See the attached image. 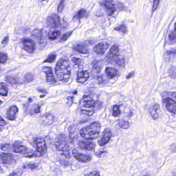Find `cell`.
I'll return each mask as SVG.
<instances>
[{
	"label": "cell",
	"instance_id": "obj_1",
	"mask_svg": "<svg viewBox=\"0 0 176 176\" xmlns=\"http://www.w3.org/2000/svg\"><path fill=\"white\" fill-rule=\"evenodd\" d=\"M72 68L67 59L61 58L58 61L55 67V74L60 81L66 82L70 79Z\"/></svg>",
	"mask_w": 176,
	"mask_h": 176
},
{
	"label": "cell",
	"instance_id": "obj_2",
	"mask_svg": "<svg viewBox=\"0 0 176 176\" xmlns=\"http://www.w3.org/2000/svg\"><path fill=\"white\" fill-rule=\"evenodd\" d=\"M101 104L99 102L95 101L90 96H84L80 102V107L82 114L88 116H91L94 114L97 106L99 108L98 105Z\"/></svg>",
	"mask_w": 176,
	"mask_h": 176
},
{
	"label": "cell",
	"instance_id": "obj_3",
	"mask_svg": "<svg viewBox=\"0 0 176 176\" xmlns=\"http://www.w3.org/2000/svg\"><path fill=\"white\" fill-rule=\"evenodd\" d=\"M100 130V123L98 122H94L89 126L81 129L80 134L85 140H96L99 137Z\"/></svg>",
	"mask_w": 176,
	"mask_h": 176
},
{
	"label": "cell",
	"instance_id": "obj_4",
	"mask_svg": "<svg viewBox=\"0 0 176 176\" xmlns=\"http://www.w3.org/2000/svg\"><path fill=\"white\" fill-rule=\"evenodd\" d=\"M54 145L56 150L63 156L68 159L71 158L70 150L65 135L63 134H59L55 141Z\"/></svg>",
	"mask_w": 176,
	"mask_h": 176
},
{
	"label": "cell",
	"instance_id": "obj_5",
	"mask_svg": "<svg viewBox=\"0 0 176 176\" xmlns=\"http://www.w3.org/2000/svg\"><path fill=\"white\" fill-rule=\"evenodd\" d=\"M34 144L36 147V151L41 155V156H43L47 151V147L46 145V141L43 138L37 137L35 138Z\"/></svg>",
	"mask_w": 176,
	"mask_h": 176
},
{
	"label": "cell",
	"instance_id": "obj_6",
	"mask_svg": "<svg viewBox=\"0 0 176 176\" xmlns=\"http://www.w3.org/2000/svg\"><path fill=\"white\" fill-rule=\"evenodd\" d=\"M46 23L49 27L56 28L61 25L60 18L57 14H52L47 18Z\"/></svg>",
	"mask_w": 176,
	"mask_h": 176
},
{
	"label": "cell",
	"instance_id": "obj_7",
	"mask_svg": "<svg viewBox=\"0 0 176 176\" xmlns=\"http://www.w3.org/2000/svg\"><path fill=\"white\" fill-rule=\"evenodd\" d=\"M23 49L29 53H33L35 50L36 45L34 42L30 38H23L22 39Z\"/></svg>",
	"mask_w": 176,
	"mask_h": 176
},
{
	"label": "cell",
	"instance_id": "obj_8",
	"mask_svg": "<svg viewBox=\"0 0 176 176\" xmlns=\"http://www.w3.org/2000/svg\"><path fill=\"white\" fill-rule=\"evenodd\" d=\"M12 149L15 153L28 155H30V153L32 152L30 149H28L25 146L21 144V143H18V142L14 143L12 145Z\"/></svg>",
	"mask_w": 176,
	"mask_h": 176
},
{
	"label": "cell",
	"instance_id": "obj_9",
	"mask_svg": "<svg viewBox=\"0 0 176 176\" xmlns=\"http://www.w3.org/2000/svg\"><path fill=\"white\" fill-rule=\"evenodd\" d=\"M112 132L109 129H105L102 133L100 140L98 141L99 146H104L106 145L111 140Z\"/></svg>",
	"mask_w": 176,
	"mask_h": 176
},
{
	"label": "cell",
	"instance_id": "obj_10",
	"mask_svg": "<svg viewBox=\"0 0 176 176\" xmlns=\"http://www.w3.org/2000/svg\"><path fill=\"white\" fill-rule=\"evenodd\" d=\"M1 162L4 165H12L15 163L16 161L14 156L11 153H1Z\"/></svg>",
	"mask_w": 176,
	"mask_h": 176
},
{
	"label": "cell",
	"instance_id": "obj_11",
	"mask_svg": "<svg viewBox=\"0 0 176 176\" xmlns=\"http://www.w3.org/2000/svg\"><path fill=\"white\" fill-rule=\"evenodd\" d=\"M72 155L76 159L80 162L88 163L91 161L92 159L91 156L80 153L76 149H74L72 151Z\"/></svg>",
	"mask_w": 176,
	"mask_h": 176
},
{
	"label": "cell",
	"instance_id": "obj_12",
	"mask_svg": "<svg viewBox=\"0 0 176 176\" xmlns=\"http://www.w3.org/2000/svg\"><path fill=\"white\" fill-rule=\"evenodd\" d=\"M78 145L81 149L89 151H94L96 148V145L94 143L89 141H80L78 143Z\"/></svg>",
	"mask_w": 176,
	"mask_h": 176
},
{
	"label": "cell",
	"instance_id": "obj_13",
	"mask_svg": "<svg viewBox=\"0 0 176 176\" xmlns=\"http://www.w3.org/2000/svg\"><path fill=\"white\" fill-rule=\"evenodd\" d=\"M164 102L165 104L166 109L169 112L176 114V102L175 101L170 98H167L164 100Z\"/></svg>",
	"mask_w": 176,
	"mask_h": 176
},
{
	"label": "cell",
	"instance_id": "obj_14",
	"mask_svg": "<svg viewBox=\"0 0 176 176\" xmlns=\"http://www.w3.org/2000/svg\"><path fill=\"white\" fill-rule=\"evenodd\" d=\"M119 48L118 46L114 44L111 47L108 55L106 56V61L109 62H111L112 59L115 57L116 55H118Z\"/></svg>",
	"mask_w": 176,
	"mask_h": 176
},
{
	"label": "cell",
	"instance_id": "obj_15",
	"mask_svg": "<svg viewBox=\"0 0 176 176\" xmlns=\"http://www.w3.org/2000/svg\"><path fill=\"white\" fill-rule=\"evenodd\" d=\"M90 77V74L87 70H80L77 73L76 81L80 83H83L86 82Z\"/></svg>",
	"mask_w": 176,
	"mask_h": 176
},
{
	"label": "cell",
	"instance_id": "obj_16",
	"mask_svg": "<svg viewBox=\"0 0 176 176\" xmlns=\"http://www.w3.org/2000/svg\"><path fill=\"white\" fill-rule=\"evenodd\" d=\"M109 47V44L108 43H99L95 47V51L97 54L103 55L107 50Z\"/></svg>",
	"mask_w": 176,
	"mask_h": 176
},
{
	"label": "cell",
	"instance_id": "obj_17",
	"mask_svg": "<svg viewBox=\"0 0 176 176\" xmlns=\"http://www.w3.org/2000/svg\"><path fill=\"white\" fill-rule=\"evenodd\" d=\"M40 122L44 125H51L54 122V116L51 113H46L41 116Z\"/></svg>",
	"mask_w": 176,
	"mask_h": 176
},
{
	"label": "cell",
	"instance_id": "obj_18",
	"mask_svg": "<svg viewBox=\"0 0 176 176\" xmlns=\"http://www.w3.org/2000/svg\"><path fill=\"white\" fill-rule=\"evenodd\" d=\"M43 71L46 74L47 81L48 83H56V80L53 76V72L51 68L49 67H44L43 68Z\"/></svg>",
	"mask_w": 176,
	"mask_h": 176
},
{
	"label": "cell",
	"instance_id": "obj_19",
	"mask_svg": "<svg viewBox=\"0 0 176 176\" xmlns=\"http://www.w3.org/2000/svg\"><path fill=\"white\" fill-rule=\"evenodd\" d=\"M103 5L106 9L107 15L108 16H112L116 11L115 6L113 1H106L103 2Z\"/></svg>",
	"mask_w": 176,
	"mask_h": 176
},
{
	"label": "cell",
	"instance_id": "obj_20",
	"mask_svg": "<svg viewBox=\"0 0 176 176\" xmlns=\"http://www.w3.org/2000/svg\"><path fill=\"white\" fill-rule=\"evenodd\" d=\"M18 112V109L16 105H12L11 106L9 109L8 110L6 114L7 118L9 120H15L16 119V115Z\"/></svg>",
	"mask_w": 176,
	"mask_h": 176
},
{
	"label": "cell",
	"instance_id": "obj_21",
	"mask_svg": "<svg viewBox=\"0 0 176 176\" xmlns=\"http://www.w3.org/2000/svg\"><path fill=\"white\" fill-rule=\"evenodd\" d=\"M103 62L102 61H95L93 62V69L91 73L93 75H97L101 71L103 67Z\"/></svg>",
	"mask_w": 176,
	"mask_h": 176
},
{
	"label": "cell",
	"instance_id": "obj_22",
	"mask_svg": "<svg viewBox=\"0 0 176 176\" xmlns=\"http://www.w3.org/2000/svg\"><path fill=\"white\" fill-rule=\"evenodd\" d=\"M160 112V106L158 103L155 104L152 107L149 109V113L151 116L152 118L154 120L158 119L159 116V113Z\"/></svg>",
	"mask_w": 176,
	"mask_h": 176
},
{
	"label": "cell",
	"instance_id": "obj_23",
	"mask_svg": "<svg viewBox=\"0 0 176 176\" xmlns=\"http://www.w3.org/2000/svg\"><path fill=\"white\" fill-rule=\"evenodd\" d=\"M105 73L109 78L113 79L118 75V72L116 69L113 67H108L105 69Z\"/></svg>",
	"mask_w": 176,
	"mask_h": 176
},
{
	"label": "cell",
	"instance_id": "obj_24",
	"mask_svg": "<svg viewBox=\"0 0 176 176\" xmlns=\"http://www.w3.org/2000/svg\"><path fill=\"white\" fill-rule=\"evenodd\" d=\"M73 49L77 52L83 54H86L88 53V48H87L86 46L83 44H77L73 47Z\"/></svg>",
	"mask_w": 176,
	"mask_h": 176
},
{
	"label": "cell",
	"instance_id": "obj_25",
	"mask_svg": "<svg viewBox=\"0 0 176 176\" xmlns=\"http://www.w3.org/2000/svg\"><path fill=\"white\" fill-rule=\"evenodd\" d=\"M114 62L117 65L120 67H124L125 66V59L123 58H120V55H117L112 59L111 62Z\"/></svg>",
	"mask_w": 176,
	"mask_h": 176
},
{
	"label": "cell",
	"instance_id": "obj_26",
	"mask_svg": "<svg viewBox=\"0 0 176 176\" xmlns=\"http://www.w3.org/2000/svg\"><path fill=\"white\" fill-rule=\"evenodd\" d=\"M31 36L38 41H41V38L43 36L42 30L39 29H35L32 32Z\"/></svg>",
	"mask_w": 176,
	"mask_h": 176
},
{
	"label": "cell",
	"instance_id": "obj_27",
	"mask_svg": "<svg viewBox=\"0 0 176 176\" xmlns=\"http://www.w3.org/2000/svg\"><path fill=\"white\" fill-rule=\"evenodd\" d=\"M61 35V32L60 30H54L49 32L48 34V38L51 40H54L56 38L60 36Z\"/></svg>",
	"mask_w": 176,
	"mask_h": 176
},
{
	"label": "cell",
	"instance_id": "obj_28",
	"mask_svg": "<svg viewBox=\"0 0 176 176\" xmlns=\"http://www.w3.org/2000/svg\"><path fill=\"white\" fill-rule=\"evenodd\" d=\"M86 14L87 12L85 9H81L74 16L73 19L76 20H80L81 19L85 17L86 16Z\"/></svg>",
	"mask_w": 176,
	"mask_h": 176
},
{
	"label": "cell",
	"instance_id": "obj_29",
	"mask_svg": "<svg viewBox=\"0 0 176 176\" xmlns=\"http://www.w3.org/2000/svg\"><path fill=\"white\" fill-rule=\"evenodd\" d=\"M76 135H77V133L76 128L72 126L70 127L69 129V137L70 140L73 141V140H75V137H76Z\"/></svg>",
	"mask_w": 176,
	"mask_h": 176
},
{
	"label": "cell",
	"instance_id": "obj_30",
	"mask_svg": "<svg viewBox=\"0 0 176 176\" xmlns=\"http://www.w3.org/2000/svg\"><path fill=\"white\" fill-rule=\"evenodd\" d=\"M118 126L122 129L127 130L130 127V123L127 120L123 119V120H120L119 121Z\"/></svg>",
	"mask_w": 176,
	"mask_h": 176
},
{
	"label": "cell",
	"instance_id": "obj_31",
	"mask_svg": "<svg viewBox=\"0 0 176 176\" xmlns=\"http://www.w3.org/2000/svg\"><path fill=\"white\" fill-rule=\"evenodd\" d=\"M8 89L6 85L4 83L2 82L0 84V94L2 96H6L7 95Z\"/></svg>",
	"mask_w": 176,
	"mask_h": 176
},
{
	"label": "cell",
	"instance_id": "obj_32",
	"mask_svg": "<svg viewBox=\"0 0 176 176\" xmlns=\"http://www.w3.org/2000/svg\"><path fill=\"white\" fill-rule=\"evenodd\" d=\"M121 114V111L120 109V105H115L113 108L112 115L114 117H118Z\"/></svg>",
	"mask_w": 176,
	"mask_h": 176
},
{
	"label": "cell",
	"instance_id": "obj_33",
	"mask_svg": "<svg viewBox=\"0 0 176 176\" xmlns=\"http://www.w3.org/2000/svg\"><path fill=\"white\" fill-rule=\"evenodd\" d=\"M169 76L174 79H176V67L172 66L169 70Z\"/></svg>",
	"mask_w": 176,
	"mask_h": 176
},
{
	"label": "cell",
	"instance_id": "obj_34",
	"mask_svg": "<svg viewBox=\"0 0 176 176\" xmlns=\"http://www.w3.org/2000/svg\"><path fill=\"white\" fill-rule=\"evenodd\" d=\"M115 30L118 32H122L123 33L126 34L127 32V29L125 25H120L118 27H115Z\"/></svg>",
	"mask_w": 176,
	"mask_h": 176
},
{
	"label": "cell",
	"instance_id": "obj_35",
	"mask_svg": "<svg viewBox=\"0 0 176 176\" xmlns=\"http://www.w3.org/2000/svg\"><path fill=\"white\" fill-rule=\"evenodd\" d=\"M5 81L8 83L11 84H15L17 83V81L16 79L14 77L11 76H7L5 77Z\"/></svg>",
	"mask_w": 176,
	"mask_h": 176
},
{
	"label": "cell",
	"instance_id": "obj_36",
	"mask_svg": "<svg viewBox=\"0 0 176 176\" xmlns=\"http://www.w3.org/2000/svg\"><path fill=\"white\" fill-rule=\"evenodd\" d=\"M38 167V165L35 163L33 164H28L23 166V168L25 169H30L31 170H34Z\"/></svg>",
	"mask_w": 176,
	"mask_h": 176
},
{
	"label": "cell",
	"instance_id": "obj_37",
	"mask_svg": "<svg viewBox=\"0 0 176 176\" xmlns=\"http://www.w3.org/2000/svg\"><path fill=\"white\" fill-rule=\"evenodd\" d=\"M72 31L67 32L65 34H64V35H63L62 37L61 38L60 41H62V42L66 41L68 39L69 37L72 35Z\"/></svg>",
	"mask_w": 176,
	"mask_h": 176
},
{
	"label": "cell",
	"instance_id": "obj_38",
	"mask_svg": "<svg viewBox=\"0 0 176 176\" xmlns=\"http://www.w3.org/2000/svg\"><path fill=\"white\" fill-rule=\"evenodd\" d=\"M34 76L31 73H26L25 76V80L26 82H32L33 80Z\"/></svg>",
	"mask_w": 176,
	"mask_h": 176
},
{
	"label": "cell",
	"instance_id": "obj_39",
	"mask_svg": "<svg viewBox=\"0 0 176 176\" xmlns=\"http://www.w3.org/2000/svg\"><path fill=\"white\" fill-rule=\"evenodd\" d=\"M72 61L73 64H75V66L79 67L82 63V60L79 58H73L72 59Z\"/></svg>",
	"mask_w": 176,
	"mask_h": 176
},
{
	"label": "cell",
	"instance_id": "obj_40",
	"mask_svg": "<svg viewBox=\"0 0 176 176\" xmlns=\"http://www.w3.org/2000/svg\"><path fill=\"white\" fill-rule=\"evenodd\" d=\"M22 170L20 169H18L17 170H15L11 173L9 176H21L22 174Z\"/></svg>",
	"mask_w": 176,
	"mask_h": 176
},
{
	"label": "cell",
	"instance_id": "obj_41",
	"mask_svg": "<svg viewBox=\"0 0 176 176\" xmlns=\"http://www.w3.org/2000/svg\"><path fill=\"white\" fill-rule=\"evenodd\" d=\"M56 58V55L54 54H51L48 56V58L44 61V63H52L54 61Z\"/></svg>",
	"mask_w": 176,
	"mask_h": 176
},
{
	"label": "cell",
	"instance_id": "obj_42",
	"mask_svg": "<svg viewBox=\"0 0 176 176\" xmlns=\"http://www.w3.org/2000/svg\"><path fill=\"white\" fill-rule=\"evenodd\" d=\"M169 39L172 43H176V33L172 32L169 35Z\"/></svg>",
	"mask_w": 176,
	"mask_h": 176
},
{
	"label": "cell",
	"instance_id": "obj_43",
	"mask_svg": "<svg viewBox=\"0 0 176 176\" xmlns=\"http://www.w3.org/2000/svg\"><path fill=\"white\" fill-rule=\"evenodd\" d=\"M64 3H65L64 1H62L60 2V3H59L58 6V12L61 13V12H62L63 11V9H64Z\"/></svg>",
	"mask_w": 176,
	"mask_h": 176
},
{
	"label": "cell",
	"instance_id": "obj_44",
	"mask_svg": "<svg viewBox=\"0 0 176 176\" xmlns=\"http://www.w3.org/2000/svg\"><path fill=\"white\" fill-rule=\"evenodd\" d=\"M7 56L6 55L3 54V53H1V64H4L6 62L7 60Z\"/></svg>",
	"mask_w": 176,
	"mask_h": 176
},
{
	"label": "cell",
	"instance_id": "obj_45",
	"mask_svg": "<svg viewBox=\"0 0 176 176\" xmlns=\"http://www.w3.org/2000/svg\"><path fill=\"white\" fill-rule=\"evenodd\" d=\"M84 176H100V173H99V172L95 171V172H91V173H90L87 174Z\"/></svg>",
	"mask_w": 176,
	"mask_h": 176
},
{
	"label": "cell",
	"instance_id": "obj_46",
	"mask_svg": "<svg viewBox=\"0 0 176 176\" xmlns=\"http://www.w3.org/2000/svg\"><path fill=\"white\" fill-rule=\"evenodd\" d=\"M159 1H155L153 2V12H154L155 11H156V9H157V8H158V6H159Z\"/></svg>",
	"mask_w": 176,
	"mask_h": 176
},
{
	"label": "cell",
	"instance_id": "obj_47",
	"mask_svg": "<svg viewBox=\"0 0 176 176\" xmlns=\"http://www.w3.org/2000/svg\"><path fill=\"white\" fill-rule=\"evenodd\" d=\"M10 147V145L6 144L2 145L1 149L3 151H7Z\"/></svg>",
	"mask_w": 176,
	"mask_h": 176
},
{
	"label": "cell",
	"instance_id": "obj_48",
	"mask_svg": "<svg viewBox=\"0 0 176 176\" xmlns=\"http://www.w3.org/2000/svg\"><path fill=\"white\" fill-rule=\"evenodd\" d=\"M8 40H9L8 37L6 36L4 38V39L3 40V41L2 42V44L3 46H5V45H6V44H7Z\"/></svg>",
	"mask_w": 176,
	"mask_h": 176
},
{
	"label": "cell",
	"instance_id": "obj_49",
	"mask_svg": "<svg viewBox=\"0 0 176 176\" xmlns=\"http://www.w3.org/2000/svg\"><path fill=\"white\" fill-rule=\"evenodd\" d=\"M170 151L173 152H176V144H172L170 147Z\"/></svg>",
	"mask_w": 176,
	"mask_h": 176
},
{
	"label": "cell",
	"instance_id": "obj_50",
	"mask_svg": "<svg viewBox=\"0 0 176 176\" xmlns=\"http://www.w3.org/2000/svg\"><path fill=\"white\" fill-rule=\"evenodd\" d=\"M6 124H7V123H6V121L4 120L2 117H1V122H0V125H1V127L4 126H5Z\"/></svg>",
	"mask_w": 176,
	"mask_h": 176
},
{
	"label": "cell",
	"instance_id": "obj_51",
	"mask_svg": "<svg viewBox=\"0 0 176 176\" xmlns=\"http://www.w3.org/2000/svg\"><path fill=\"white\" fill-rule=\"evenodd\" d=\"M134 72H131V73H129V75H127V79H130L131 77H132L134 76Z\"/></svg>",
	"mask_w": 176,
	"mask_h": 176
},
{
	"label": "cell",
	"instance_id": "obj_52",
	"mask_svg": "<svg viewBox=\"0 0 176 176\" xmlns=\"http://www.w3.org/2000/svg\"><path fill=\"white\" fill-rule=\"evenodd\" d=\"M68 99V103L69 104H72V100H73V97H68L67 98Z\"/></svg>",
	"mask_w": 176,
	"mask_h": 176
},
{
	"label": "cell",
	"instance_id": "obj_53",
	"mask_svg": "<svg viewBox=\"0 0 176 176\" xmlns=\"http://www.w3.org/2000/svg\"><path fill=\"white\" fill-rule=\"evenodd\" d=\"M166 53L168 54H176V50L174 51H167Z\"/></svg>",
	"mask_w": 176,
	"mask_h": 176
},
{
	"label": "cell",
	"instance_id": "obj_54",
	"mask_svg": "<svg viewBox=\"0 0 176 176\" xmlns=\"http://www.w3.org/2000/svg\"><path fill=\"white\" fill-rule=\"evenodd\" d=\"M98 81H99V83H103V77L102 76H100V77H98Z\"/></svg>",
	"mask_w": 176,
	"mask_h": 176
},
{
	"label": "cell",
	"instance_id": "obj_55",
	"mask_svg": "<svg viewBox=\"0 0 176 176\" xmlns=\"http://www.w3.org/2000/svg\"><path fill=\"white\" fill-rule=\"evenodd\" d=\"M170 95L173 97L176 98V92H173V93H170Z\"/></svg>",
	"mask_w": 176,
	"mask_h": 176
},
{
	"label": "cell",
	"instance_id": "obj_56",
	"mask_svg": "<svg viewBox=\"0 0 176 176\" xmlns=\"http://www.w3.org/2000/svg\"><path fill=\"white\" fill-rule=\"evenodd\" d=\"M39 91L41 92V93H44V94H47V92L46 90H39Z\"/></svg>",
	"mask_w": 176,
	"mask_h": 176
},
{
	"label": "cell",
	"instance_id": "obj_57",
	"mask_svg": "<svg viewBox=\"0 0 176 176\" xmlns=\"http://www.w3.org/2000/svg\"><path fill=\"white\" fill-rule=\"evenodd\" d=\"M175 32L176 33V23H175Z\"/></svg>",
	"mask_w": 176,
	"mask_h": 176
},
{
	"label": "cell",
	"instance_id": "obj_58",
	"mask_svg": "<svg viewBox=\"0 0 176 176\" xmlns=\"http://www.w3.org/2000/svg\"><path fill=\"white\" fill-rule=\"evenodd\" d=\"M144 176H150V175H144Z\"/></svg>",
	"mask_w": 176,
	"mask_h": 176
},
{
	"label": "cell",
	"instance_id": "obj_59",
	"mask_svg": "<svg viewBox=\"0 0 176 176\" xmlns=\"http://www.w3.org/2000/svg\"><path fill=\"white\" fill-rule=\"evenodd\" d=\"M176 176V174H175V175H174V176Z\"/></svg>",
	"mask_w": 176,
	"mask_h": 176
}]
</instances>
